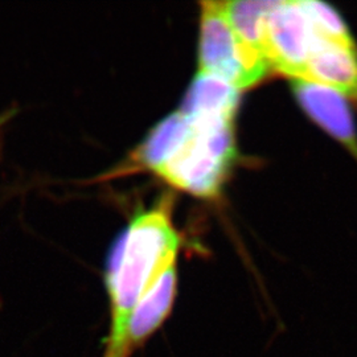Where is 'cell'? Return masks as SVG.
Masks as SVG:
<instances>
[{
    "instance_id": "cell-6",
    "label": "cell",
    "mask_w": 357,
    "mask_h": 357,
    "mask_svg": "<svg viewBox=\"0 0 357 357\" xmlns=\"http://www.w3.org/2000/svg\"><path fill=\"white\" fill-rule=\"evenodd\" d=\"M176 264L167 268L139 299L128 320L125 349L128 357L156 331L169 315L176 296Z\"/></svg>"
},
{
    "instance_id": "cell-1",
    "label": "cell",
    "mask_w": 357,
    "mask_h": 357,
    "mask_svg": "<svg viewBox=\"0 0 357 357\" xmlns=\"http://www.w3.org/2000/svg\"><path fill=\"white\" fill-rule=\"evenodd\" d=\"M178 246V231L163 206L135 217L115 243L106 270L112 323L102 357H128L125 342L131 312L162 273L176 264Z\"/></svg>"
},
{
    "instance_id": "cell-8",
    "label": "cell",
    "mask_w": 357,
    "mask_h": 357,
    "mask_svg": "<svg viewBox=\"0 0 357 357\" xmlns=\"http://www.w3.org/2000/svg\"><path fill=\"white\" fill-rule=\"evenodd\" d=\"M240 90L220 77L199 72L192 82L181 113L216 115L234 119Z\"/></svg>"
},
{
    "instance_id": "cell-3",
    "label": "cell",
    "mask_w": 357,
    "mask_h": 357,
    "mask_svg": "<svg viewBox=\"0 0 357 357\" xmlns=\"http://www.w3.org/2000/svg\"><path fill=\"white\" fill-rule=\"evenodd\" d=\"M202 8L200 72L220 77L238 90L259 82L270 70L268 61L234 33L222 1H204Z\"/></svg>"
},
{
    "instance_id": "cell-5",
    "label": "cell",
    "mask_w": 357,
    "mask_h": 357,
    "mask_svg": "<svg viewBox=\"0 0 357 357\" xmlns=\"http://www.w3.org/2000/svg\"><path fill=\"white\" fill-rule=\"evenodd\" d=\"M291 88L302 109L357 159L356 125L347 97L330 86L303 78H293Z\"/></svg>"
},
{
    "instance_id": "cell-7",
    "label": "cell",
    "mask_w": 357,
    "mask_h": 357,
    "mask_svg": "<svg viewBox=\"0 0 357 357\" xmlns=\"http://www.w3.org/2000/svg\"><path fill=\"white\" fill-rule=\"evenodd\" d=\"M303 79L330 86L357 103V48H348L318 36Z\"/></svg>"
},
{
    "instance_id": "cell-11",
    "label": "cell",
    "mask_w": 357,
    "mask_h": 357,
    "mask_svg": "<svg viewBox=\"0 0 357 357\" xmlns=\"http://www.w3.org/2000/svg\"><path fill=\"white\" fill-rule=\"evenodd\" d=\"M303 13L312 26L314 32L327 41H331L348 48H357L343 19L330 6L320 1H299Z\"/></svg>"
},
{
    "instance_id": "cell-10",
    "label": "cell",
    "mask_w": 357,
    "mask_h": 357,
    "mask_svg": "<svg viewBox=\"0 0 357 357\" xmlns=\"http://www.w3.org/2000/svg\"><path fill=\"white\" fill-rule=\"evenodd\" d=\"M274 1H222L224 11L234 33L245 45L258 52L265 60V29L268 11ZM268 61V60H266Z\"/></svg>"
},
{
    "instance_id": "cell-9",
    "label": "cell",
    "mask_w": 357,
    "mask_h": 357,
    "mask_svg": "<svg viewBox=\"0 0 357 357\" xmlns=\"http://www.w3.org/2000/svg\"><path fill=\"white\" fill-rule=\"evenodd\" d=\"M191 131L190 118L178 112L167 116L153 131L138 149L135 160L153 172L176 153L181 144L188 138Z\"/></svg>"
},
{
    "instance_id": "cell-4",
    "label": "cell",
    "mask_w": 357,
    "mask_h": 357,
    "mask_svg": "<svg viewBox=\"0 0 357 357\" xmlns=\"http://www.w3.org/2000/svg\"><path fill=\"white\" fill-rule=\"evenodd\" d=\"M317 38L299 1H274L265 29V56L270 69L303 78Z\"/></svg>"
},
{
    "instance_id": "cell-2",
    "label": "cell",
    "mask_w": 357,
    "mask_h": 357,
    "mask_svg": "<svg viewBox=\"0 0 357 357\" xmlns=\"http://www.w3.org/2000/svg\"><path fill=\"white\" fill-rule=\"evenodd\" d=\"M191 131L176 153L155 174L181 191L213 197L221 190L234 158L233 119L190 116Z\"/></svg>"
}]
</instances>
